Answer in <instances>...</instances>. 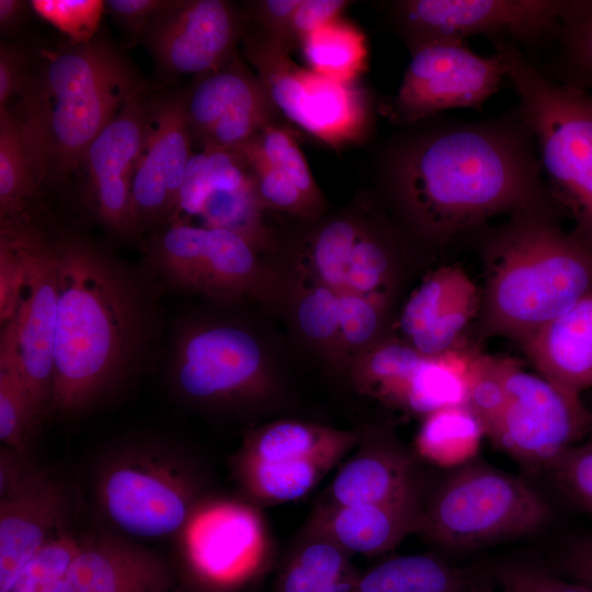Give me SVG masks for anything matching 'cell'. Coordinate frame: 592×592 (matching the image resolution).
I'll return each mask as SVG.
<instances>
[{"mask_svg":"<svg viewBox=\"0 0 592 592\" xmlns=\"http://www.w3.org/2000/svg\"><path fill=\"white\" fill-rule=\"evenodd\" d=\"M70 511L64 485L37 469L0 498V592H8L24 565L66 530Z\"/></svg>","mask_w":592,"mask_h":592,"instance_id":"cell-23","label":"cell"},{"mask_svg":"<svg viewBox=\"0 0 592 592\" xmlns=\"http://www.w3.org/2000/svg\"><path fill=\"white\" fill-rule=\"evenodd\" d=\"M547 470L578 508L592 514V440L568 447Z\"/></svg>","mask_w":592,"mask_h":592,"instance_id":"cell-42","label":"cell"},{"mask_svg":"<svg viewBox=\"0 0 592 592\" xmlns=\"http://www.w3.org/2000/svg\"><path fill=\"white\" fill-rule=\"evenodd\" d=\"M411 59L385 111L409 126L449 109L480 110L506 82L501 57L476 54L466 41H434L410 50Z\"/></svg>","mask_w":592,"mask_h":592,"instance_id":"cell-14","label":"cell"},{"mask_svg":"<svg viewBox=\"0 0 592 592\" xmlns=\"http://www.w3.org/2000/svg\"><path fill=\"white\" fill-rule=\"evenodd\" d=\"M38 184L9 109L0 110V221L31 219Z\"/></svg>","mask_w":592,"mask_h":592,"instance_id":"cell-36","label":"cell"},{"mask_svg":"<svg viewBox=\"0 0 592 592\" xmlns=\"http://www.w3.org/2000/svg\"><path fill=\"white\" fill-rule=\"evenodd\" d=\"M168 378L190 402L239 407L267 391V368L257 338L223 321L180 322L170 342Z\"/></svg>","mask_w":592,"mask_h":592,"instance_id":"cell-8","label":"cell"},{"mask_svg":"<svg viewBox=\"0 0 592 592\" xmlns=\"http://www.w3.org/2000/svg\"><path fill=\"white\" fill-rule=\"evenodd\" d=\"M172 3L169 0H109L105 8L128 31L147 33L151 23Z\"/></svg>","mask_w":592,"mask_h":592,"instance_id":"cell-46","label":"cell"},{"mask_svg":"<svg viewBox=\"0 0 592 592\" xmlns=\"http://www.w3.org/2000/svg\"><path fill=\"white\" fill-rule=\"evenodd\" d=\"M185 557L206 587L227 590L269 554V535L249 504L200 502L181 532Z\"/></svg>","mask_w":592,"mask_h":592,"instance_id":"cell-16","label":"cell"},{"mask_svg":"<svg viewBox=\"0 0 592 592\" xmlns=\"http://www.w3.org/2000/svg\"><path fill=\"white\" fill-rule=\"evenodd\" d=\"M22 455L5 446L1 449L0 498L13 492L35 470L25 463Z\"/></svg>","mask_w":592,"mask_h":592,"instance_id":"cell-50","label":"cell"},{"mask_svg":"<svg viewBox=\"0 0 592 592\" xmlns=\"http://www.w3.org/2000/svg\"><path fill=\"white\" fill-rule=\"evenodd\" d=\"M386 306L384 300L312 284L298 301L296 318L315 341L363 348L380 330Z\"/></svg>","mask_w":592,"mask_h":592,"instance_id":"cell-29","label":"cell"},{"mask_svg":"<svg viewBox=\"0 0 592 592\" xmlns=\"http://www.w3.org/2000/svg\"><path fill=\"white\" fill-rule=\"evenodd\" d=\"M531 129L549 193L592 241V92L550 81L514 46L496 49Z\"/></svg>","mask_w":592,"mask_h":592,"instance_id":"cell-5","label":"cell"},{"mask_svg":"<svg viewBox=\"0 0 592 592\" xmlns=\"http://www.w3.org/2000/svg\"><path fill=\"white\" fill-rule=\"evenodd\" d=\"M30 57L23 48L8 43L0 45V110L20 93L29 70Z\"/></svg>","mask_w":592,"mask_h":592,"instance_id":"cell-47","label":"cell"},{"mask_svg":"<svg viewBox=\"0 0 592 592\" xmlns=\"http://www.w3.org/2000/svg\"><path fill=\"white\" fill-rule=\"evenodd\" d=\"M504 389V408L489 440L527 469H547L592 432V411L580 396L525 371L508 356Z\"/></svg>","mask_w":592,"mask_h":592,"instance_id":"cell-12","label":"cell"},{"mask_svg":"<svg viewBox=\"0 0 592 592\" xmlns=\"http://www.w3.org/2000/svg\"><path fill=\"white\" fill-rule=\"evenodd\" d=\"M349 2L343 0H301L291 22L289 45L340 18Z\"/></svg>","mask_w":592,"mask_h":592,"instance_id":"cell-45","label":"cell"},{"mask_svg":"<svg viewBox=\"0 0 592 592\" xmlns=\"http://www.w3.org/2000/svg\"><path fill=\"white\" fill-rule=\"evenodd\" d=\"M549 516V505L526 481L474 460L423 499L419 533L445 548L471 549L533 534Z\"/></svg>","mask_w":592,"mask_h":592,"instance_id":"cell-6","label":"cell"},{"mask_svg":"<svg viewBox=\"0 0 592 592\" xmlns=\"http://www.w3.org/2000/svg\"><path fill=\"white\" fill-rule=\"evenodd\" d=\"M190 143L184 94L149 102L146 136L132 191L137 229L173 219L192 156Z\"/></svg>","mask_w":592,"mask_h":592,"instance_id":"cell-19","label":"cell"},{"mask_svg":"<svg viewBox=\"0 0 592 592\" xmlns=\"http://www.w3.org/2000/svg\"><path fill=\"white\" fill-rule=\"evenodd\" d=\"M43 414L24 382L16 348L15 328L10 320L0 337V440L5 447L24 453Z\"/></svg>","mask_w":592,"mask_h":592,"instance_id":"cell-33","label":"cell"},{"mask_svg":"<svg viewBox=\"0 0 592 592\" xmlns=\"http://www.w3.org/2000/svg\"><path fill=\"white\" fill-rule=\"evenodd\" d=\"M106 39L45 52L9 110L38 184H58L83 162L95 137L143 91Z\"/></svg>","mask_w":592,"mask_h":592,"instance_id":"cell-4","label":"cell"},{"mask_svg":"<svg viewBox=\"0 0 592 592\" xmlns=\"http://www.w3.org/2000/svg\"><path fill=\"white\" fill-rule=\"evenodd\" d=\"M99 499L114 527L144 539L181 534L198 504L186 468L151 449L129 451L113 459L100 478Z\"/></svg>","mask_w":592,"mask_h":592,"instance_id":"cell-13","label":"cell"},{"mask_svg":"<svg viewBox=\"0 0 592 592\" xmlns=\"http://www.w3.org/2000/svg\"><path fill=\"white\" fill-rule=\"evenodd\" d=\"M194 592H227V590H221V589H215V588L206 587V588L200 589V590L194 591Z\"/></svg>","mask_w":592,"mask_h":592,"instance_id":"cell-52","label":"cell"},{"mask_svg":"<svg viewBox=\"0 0 592 592\" xmlns=\"http://www.w3.org/2000/svg\"><path fill=\"white\" fill-rule=\"evenodd\" d=\"M148 110L149 102L141 91L95 137L83 160L99 219L112 232L122 236L137 230L132 191L145 141Z\"/></svg>","mask_w":592,"mask_h":592,"instance_id":"cell-21","label":"cell"},{"mask_svg":"<svg viewBox=\"0 0 592 592\" xmlns=\"http://www.w3.org/2000/svg\"><path fill=\"white\" fill-rule=\"evenodd\" d=\"M24 283V264L13 242L0 234V320L8 323L16 314Z\"/></svg>","mask_w":592,"mask_h":592,"instance_id":"cell-44","label":"cell"},{"mask_svg":"<svg viewBox=\"0 0 592 592\" xmlns=\"http://www.w3.org/2000/svg\"><path fill=\"white\" fill-rule=\"evenodd\" d=\"M485 437L479 419L468 406L458 405L423 417L414 447L430 464L456 469L474 462Z\"/></svg>","mask_w":592,"mask_h":592,"instance_id":"cell-32","label":"cell"},{"mask_svg":"<svg viewBox=\"0 0 592 592\" xmlns=\"http://www.w3.org/2000/svg\"><path fill=\"white\" fill-rule=\"evenodd\" d=\"M0 224V234L10 238L24 264L20 303L11 320L24 382L44 417L53 396L60 288L55 238L31 219Z\"/></svg>","mask_w":592,"mask_h":592,"instance_id":"cell-15","label":"cell"},{"mask_svg":"<svg viewBox=\"0 0 592 592\" xmlns=\"http://www.w3.org/2000/svg\"><path fill=\"white\" fill-rule=\"evenodd\" d=\"M532 65L553 82L592 92V0H563L557 29Z\"/></svg>","mask_w":592,"mask_h":592,"instance_id":"cell-31","label":"cell"},{"mask_svg":"<svg viewBox=\"0 0 592 592\" xmlns=\"http://www.w3.org/2000/svg\"><path fill=\"white\" fill-rule=\"evenodd\" d=\"M59 301L49 412H86L155 357L160 339V284L75 232L54 235Z\"/></svg>","mask_w":592,"mask_h":592,"instance_id":"cell-2","label":"cell"},{"mask_svg":"<svg viewBox=\"0 0 592 592\" xmlns=\"http://www.w3.org/2000/svg\"><path fill=\"white\" fill-rule=\"evenodd\" d=\"M301 0H265L255 4V19L271 36L289 47V27ZM292 48V47H291Z\"/></svg>","mask_w":592,"mask_h":592,"instance_id":"cell-49","label":"cell"},{"mask_svg":"<svg viewBox=\"0 0 592 592\" xmlns=\"http://www.w3.org/2000/svg\"><path fill=\"white\" fill-rule=\"evenodd\" d=\"M237 151L247 162L262 208L301 217H311L320 210L287 175L264 158L253 139Z\"/></svg>","mask_w":592,"mask_h":592,"instance_id":"cell-38","label":"cell"},{"mask_svg":"<svg viewBox=\"0 0 592 592\" xmlns=\"http://www.w3.org/2000/svg\"><path fill=\"white\" fill-rule=\"evenodd\" d=\"M480 288L457 265L431 271L410 294L399 318L400 340L424 355H439L470 343L466 332L477 321Z\"/></svg>","mask_w":592,"mask_h":592,"instance_id":"cell-22","label":"cell"},{"mask_svg":"<svg viewBox=\"0 0 592 592\" xmlns=\"http://www.w3.org/2000/svg\"><path fill=\"white\" fill-rule=\"evenodd\" d=\"M505 403L504 356L475 354L466 406L481 422L489 439L501 417Z\"/></svg>","mask_w":592,"mask_h":592,"instance_id":"cell-39","label":"cell"},{"mask_svg":"<svg viewBox=\"0 0 592 592\" xmlns=\"http://www.w3.org/2000/svg\"><path fill=\"white\" fill-rule=\"evenodd\" d=\"M537 374L580 396L592 389V293L524 343Z\"/></svg>","mask_w":592,"mask_h":592,"instance_id":"cell-28","label":"cell"},{"mask_svg":"<svg viewBox=\"0 0 592 592\" xmlns=\"http://www.w3.org/2000/svg\"><path fill=\"white\" fill-rule=\"evenodd\" d=\"M26 2L0 0V29L2 33L13 32L26 14Z\"/></svg>","mask_w":592,"mask_h":592,"instance_id":"cell-51","label":"cell"},{"mask_svg":"<svg viewBox=\"0 0 592 592\" xmlns=\"http://www.w3.org/2000/svg\"><path fill=\"white\" fill-rule=\"evenodd\" d=\"M478 350L474 342L439 355L409 348L390 374L383 403L422 418L445 407L466 405Z\"/></svg>","mask_w":592,"mask_h":592,"instance_id":"cell-26","label":"cell"},{"mask_svg":"<svg viewBox=\"0 0 592 592\" xmlns=\"http://www.w3.org/2000/svg\"><path fill=\"white\" fill-rule=\"evenodd\" d=\"M349 558L330 538L303 530L283 561L273 592H350L358 574Z\"/></svg>","mask_w":592,"mask_h":592,"instance_id":"cell-30","label":"cell"},{"mask_svg":"<svg viewBox=\"0 0 592 592\" xmlns=\"http://www.w3.org/2000/svg\"><path fill=\"white\" fill-rule=\"evenodd\" d=\"M460 570L433 555H406L388 559L358 574L350 592H466Z\"/></svg>","mask_w":592,"mask_h":592,"instance_id":"cell-34","label":"cell"},{"mask_svg":"<svg viewBox=\"0 0 592 592\" xmlns=\"http://www.w3.org/2000/svg\"><path fill=\"white\" fill-rule=\"evenodd\" d=\"M262 209L243 157L203 150L189 160L172 220L185 213L198 217L200 226L236 232L259 249L269 244Z\"/></svg>","mask_w":592,"mask_h":592,"instance_id":"cell-18","label":"cell"},{"mask_svg":"<svg viewBox=\"0 0 592 592\" xmlns=\"http://www.w3.org/2000/svg\"><path fill=\"white\" fill-rule=\"evenodd\" d=\"M184 104L191 139L203 150L237 151L272 123L275 110L258 76L237 59L202 76Z\"/></svg>","mask_w":592,"mask_h":592,"instance_id":"cell-17","label":"cell"},{"mask_svg":"<svg viewBox=\"0 0 592 592\" xmlns=\"http://www.w3.org/2000/svg\"><path fill=\"white\" fill-rule=\"evenodd\" d=\"M563 0H405L389 13L409 50L434 41L486 36L534 62L553 37Z\"/></svg>","mask_w":592,"mask_h":592,"instance_id":"cell-10","label":"cell"},{"mask_svg":"<svg viewBox=\"0 0 592 592\" xmlns=\"http://www.w3.org/2000/svg\"><path fill=\"white\" fill-rule=\"evenodd\" d=\"M357 446L326 489L320 506L395 503L423 497L411 456L394 441L362 433Z\"/></svg>","mask_w":592,"mask_h":592,"instance_id":"cell-25","label":"cell"},{"mask_svg":"<svg viewBox=\"0 0 592 592\" xmlns=\"http://www.w3.org/2000/svg\"><path fill=\"white\" fill-rule=\"evenodd\" d=\"M510 591H511V590H510ZM512 592H514V591H512Z\"/></svg>","mask_w":592,"mask_h":592,"instance_id":"cell-54","label":"cell"},{"mask_svg":"<svg viewBox=\"0 0 592 592\" xmlns=\"http://www.w3.org/2000/svg\"><path fill=\"white\" fill-rule=\"evenodd\" d=\"M423 499L351 506L318 505L303 530L330 538L350 555H379L419 532Z\"/></svg>","mask_w":592,"mask_h":592,"instance_id":"cell-27","label":"cell"},{"mask_svg":"<svg viewBox=\"0 0 592 592\" xmlns=\"http://www.w3.org/2000/svg\"><path fill=\"white\" fill-rule=\"evenodd\" d=\"M406 127L382 152L379 182L400 236L429 251L467 243L491 218L551 197L517 106L478 121L436 115Z\"/></svg>","mask_w":592,"mask_h":592,"instance_id":"cell-1","label":"cell"},{"mask_svg":"<svg viewBox=\"0 0 592 592\" xmlns=\"http://www.w3.org/2000/svg\"><path fill=\"white\" fill-rule=\"evenodd\" d=\"M175 585L159 554L124 536L102 534L82 540L64 592H177Z\"/></svg>","mask_w":592,"mask_h":592,"instance_id":"cell-24","label":"cell"},{"mask_svg":"<svg viewBox=\"0 0 592 592\" xmlns=\"http://www.w3.org/2000/svg\"><path fill=\"white\" fill-rule=\"evenodd\" d=\"M239 34L237 15L226 1H173L151 23L147 43L168 72L205 76L231 60Z\"/></svg>","mask_w":592,"mask_h":592,"instance_id":"cell-20","label":"cell"},{"mask_svg":"<svg viewBox=\"0 0 592 592\" xmlns=\"http://www.w3.org/2000/svg\"><path fill=\"white\" fill-rule=\"evenodd\" d=\"M299 45L310 69L329 78L353 82L365 70V36L341 18L310 33Z\"/></svg>","mask_w":592,"mask_h":592,"instance_id":"cell-35","label":"cell"},{"mask_svg":"<svg viewBox=\"0 0 592 592\" xmlns=\"http://www.w3.org/2000/svg\"><path fill=\"white\" fill-rule=\"evenodd\" d=\"M358 430L277 420L251 430L234 457L246 496L273 505L307 496L356 445Z\"/></svg>","mask_w":592,"mask_h":592,"instance_id":"cell-7","label":"cell"},{"mask_svg":"<svg viewBox=\"0 0 592 592\" xmlns=\"http://www.w3.org/2000/svg\"><path fill=\"white\" fill-rule=\"evenodd\" d=\"M508 590L514 592H591L558 574L530 566H502L493 573Z\"/></svg>","mask_w":592,"mask_h":592,"instance_id":"cell-43","label":"cell"},{"mask_svg":"<svg viewBox=\"0 0 592 592\" xmlns=\"http://www.w3.org/2000/svg\"><path fill=\"white\" fill-rule=\"evenodd\" d=\"M553 197L487 225L467 243L483 267L478 340L524 343L592 293V241L561 225Z\"/></svg>","mask_w":592,"mask_h":592,"instance_id":"cell-3","label":"cell"},{"mask_svg":"<svg viewBox=\"0 0 592 592\" xmlns=\"http://www.w3.org/2000/svg\"><path fill=\"white\" fill-rule=\"evenodd\" d=\"M505 592H512V591H510V590L505 589Z\"/></svg>","mask_w":592,"mask_h":592,"instance_id":"cell-53","label":"cell"},{"mask_svg":"<svg viewBox=\"0 0 592 592\" xmlns=\"http://www.w3.org/2000/svg\"><path fill=\"white\" fill-rule=\"evenodd\" d=\"M561 574L592 592V534L569 544L557 562Z\"/></svg>","mask_w":592,"mask_h":592,"instance_id":"cell-48","label":"cell"},{"mask_svg":"<svg viewBox=\"0 0 592 592\" xmlns=\"http://www.w3.org/2000/svg\"><path fill=\"white\" fill-rule=\"evenodd\" d=\"M244 47L274 107L294 124L333 147L366 135L372 111L357 81H339L298 66L291 47L267 33L247 36Z\"/></svg>","mask_w":592,"mask_h":592,"instance_id":"cell-9","label":"cell"},{"mask_svg":"<svg viewBox=\"0 0 592 592\" xmlns=\"http://www.w3.org/2000/svg\"><path fill=\"white\" fill-rule=\"evenodd\" d=\"M253 141L272 166L287 175L310 202L321 208V193L292 134L271 123Z\"/></svg>","mask_w":592,"mask_h":592,"instance_id":"cell-40","label":"cell"},{"mask_svg":"<svg viewBox=\"0 0 592 592\" xmlns=\"http://www.w3.org/2000/svg\"><path fill=\"white\" fill-rule=\"evenodd\" d=\"M30 4L71 44H86L96 36L105 8V2L100 0H33Z\"/></svg>","mask_w":592,"mask_h":592,"instance_id":"cell-41","label":"cell"},{"mask_svg":"<svg viewBox=\"0 0 592 592\" xmlns=\"http://www.w3.org/2000/svg\"><path fill=\"white\" fill-rule=\"evenodd\" d=\"M82 540L67 530L52 537L22 568L8 592H64Z\"/></svg>","mask_w":592,"mask_h":592,"instance_id":"cell-37","label":"cell"},{"mask_svg":"<svg viewBox=\"0 0 592 592\" xmlns=\"http://www.w3.org/2000/svg\"><path fill=\"white\" fill-rule=\"evenodd\" d=\"M255 250L236 232L172 220L148 240L145 270L160 286L236 300L260 286Z\"/></svg>","mask_w":592,"mask_h":592,"instance_id":"cell-11","label":"cell"}]
</instances>
